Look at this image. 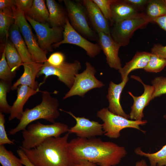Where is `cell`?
Listing matches in <instances>:
<instances>
[{
	"label": "cell",
	"instance_id": "obj_1",
	"mask_svg": "<svg viewBox=\"0 0 166 166\" xmlns=\"http://www.w3.org/2000/svg\"><path fill=\"white\" fill-rule=\"evenodd\" d=\"M68 148L73 161L85 160L99 166H116L127 154L124 147L95 137L73 139Z\"/></svg>",
	"mask_w": 166,
	"mask_h": 166
},
{
	"label": "cell",
	"instance_id": "obj_2",
	"mask_svg": "<svg viewBox=\"0 0 166 166\" xmlns=\"http://www.w3.org/2000/svg\"><path fill=\"white\" fill-rule=\"evenodd\" d=\"M69 134L68 132L62 136L48 138L32 149L19 148L36 166H72L73 161L68 148Z\"/></svg>",
	"mask_w": 166,
	"mask_h": 166
},
{
	"label": "cell",
	"instance_id": "obj_3",
	"mask_svg": "<svg viewBox=\"0 0 166 166\" xmlns=\"http://www.w3.org/2000/svg\"><path fill=\"white\" fill-rule=\"evenodd\" d=\"M42 92L41 103L33 108L26 109L19 123L9 131V135H13L22 131L31 122L39 119H44L52 123L55 122V120L60 115L58 109V100L52 97L50 93L46 90Z\"/></svg>",
	"mask_w": 166,
	"mask_h": 166
},
{
	"label": "cell",
	"instance_id": "obj_4",
	"mask_svg": "<svg viewBox=\"0 0 166 166\" xmlns=\"http://www.w3.org/2000/svg\"><path fill=\"white\" fill-rule=\"evenodd\" d=\"M69 129L67 125L60 122L44 124L38 121L30 124L22 132L23 140L20 147L25 149L33 148L48 138L58 137L68 132Z\"/></svg>",
	"mask_w": 166,
	"mask_h": 166
},
{
	"label": "cell",
	"instance_id": "obj_5",
	"mask_svg": "<svg viewBox=\"0 0 166 166\" xmlns=\"http://www.w3.org/2000/svg\"><path fill=\"white\" fill-rule=\"evenodd\" d=\"M97 116L103 122L102 125L104 135L109 138H118L121 136V131L125 128H133L145 133V131L140 128V126L146 124L147 121L146 120H129L111 113L108 108H104L98 110Z\"/></svg>",
	"mask_w": 166,
	"mask_h": 166
},
{
	"label": "cell",
	"instance_id": "obj_6",
	"mask_svg": "<svg viewBox=\"0 0 166 166\" xmlns=\"http://www.w3.org/2000/svg\"><path fill=\"white\" fill-rule=\"evenodd\" d=\"M151 19L143 13H138L132 17L113 23L111 35L114 40L121 46H124L129 43L134 32L143 28L149 22Z\"/></svg>",
	"mask_w": 166,
	"mask_h": 166
},
{
	"label": "cell",
	"instance_id": "obj_7",
	"mask_svg": "<svg viewBox=\"0 0 166 166\" xmlns=\"http://www.w3.org/2000/svg\"><path fill=\"white\" fill-rule=\"evenodd\" d=\"M14 23L18 26L33 61L43 64L46 61V53L40 47L26 18L24 13L15 6L12 7Z\"/></svg>",
	"mask_w": 166,
	"mask_h": 166
},
{
	"label": "cell",
	"instance_id": "obj_8",
	"mask_svg": "<svg viewBox=\"0 0 166 166\" xmlns=\"http://www.w3.org/2000/svg\"><path fill=\"white\" fill-rule=\"evenodd\" d=\"M81 68V64L77 60L72 63L65 61L61 65L57 66L52 65L46 61L44 62L37 76L38 77L42 75H44V81L39 84V86L45 82L49 76H55L58 77V81L70 89L73 84L76 75L79 73Z\"/></svg>",
	"mask_w": 166,
	"mask_h": 166
},
{
	"label": "cell",
	"instance_id": "obj_9",
	"mask_svg": "<svg viewBox=\"0 0 166 166\" xmlns=\"http://www.w3.org/2000/svg\"><path fill=\"white\" fill-rule=\"evenodd\" d=\"M86 68L81 73L77 74L73 84L63 97L66 99L74 96L84 97L89 91L95 88H100L105 85L95 77L96 70L89 62L85 63Z\"/></svg>",
	"mask_w": 166,
	"mask_h": 166
},
{
	"label": "cell",
	"instance_id": "obj_10",
	"mask_svg": "<svg viewBox=\"0 0 166 166\" xmlns=\"http://www.w3.org/2000/svg\"><path fill=\"white\" fill-rule=\"evenodd\" d=\"M63 1L72 26L84 37L94 40V33L89 25L87 13L84 6L78 1L71 0H64Z\"/></svg>",
	"mask_w": 166,
	"mask_h": 166
},
{
	"label": "cell",
	"instance_id": "obj_11",
	"mask_svg": "<svg viewBox=\"0 0 166 166\" xmlns=\"http://www.w3.org/2000/svg\"><path fill=\"white\" fill-rule=\"evenodd\" d=\"M25 16L36 32L40 47L47 53L48 52L52 51L53 44L63 39L64 28L50 27L48 23H39L26 15Z\"/></svg>",
	"mask_w": 166,
	"mask_h": 166
},
{
	"label": "cell",
	"instance_id": "obj_12",
	"mask_svg": "<svg viewBox=\"0 0 166 166\" xmlns=\"http://www.w3.org/2000/svg\"><path fill=\"white\" fill-rule=\"evenodd\" d=\"M64 44H73L79 46L84 50L87 54L91 58L98 55L102 50L99 44L90 42L77 31L70 24L68 18L64 27L62 40L53 44L52 46L56 48Z\"/></svg>",
	"mask_w": 166,
	"mask_h": 166
},
{
	"label": "cell",
	"instance_id": "obj_13",
	"mask_svg": "<svg viewBox=\"0 0 166 166\" xmlns=\"http://www.w3.org/2000/svg\"><path fill=\"white\" fill-rule=\"evenodd\" d=\"M59 110L69 114L76 121L75 125L69 128L68 132L69 134L74 133L78 137L83 138H89L104 134L102 124L84 117H76L71 112L61 109Z\"/></svg>",
	"mask_w": 166,
	"mask_h": 166
},
{
	"label": "cell",
	"instance_id": "obj_14",
	"mask_svg": "<svg viewBox=\"0 0 166 166\" xmlns=\"http://www.w3.org/2000/svg\"><path fill=\"white\" fill-rule=\"evenodd\" d=\"M131 77L142 84L144 88V91L140 96H135L131 92H128L133 100V104L131 107V110L129 114V119L133 120L142 121L144 117V109L152 100L154 88L152 85L144 84L140 78L137 76L132 75Z\"/></svg>",
	"mask_w": 166,
	"mask_h": 166
},
{
	"label": "cell",
	"instance_id": "obj_15",
	"mask_svg": "<svg viewBox=\"0 0 166 166\" xmlns=\"http://www.w3.org/2000/svg\"><path fill=\"white\" fill-rule=\"evenodd\" d=\"M98 44L106 56V62L111 68L119 70L122 67L118 52L120 45L111 35L102 32L97 33Z\"/></svg>",
	"mask_w": 166,
	"mask_h": 166
},
{
	"label": "cell",
	"instance_id": "obj_16",
	"mask_svg": "<svg viewBox=\"0 0 166 166\" xmlns=\"http://www.w3.org/2000/svg\"><path fill=\"white\" fill-rule=\"evenodd\" d=\"M128 80V77L118 84H115L111 81L109 84L106 97L109 102L108 108L110 112L129 119V115L124 112L120 103L121 93Z\"/></svg>",
	"mask_w": 166,
	"mask_h": 166
},
{
	"label": "cell",
	"instance_id": "obj_17",
	"mask_svg": "<svg viewBox=\"0 0 166 166\" xmlns=\"http://www.w3.org/2000/svg\"><path fill=\"white\" fill-rule=\"evenodd\" d=\"M82 2L90 21L97 33L102 32L111 35L108 20L97 5L93 0H83Z\"/></svg>",
	"mask_w": 166,
	"mask_h": 166
},
{
	"label": "cell",
	"instance_id": "obj_18",
	"mask_svg": "<svg viewBox=\"0 0 166 166\" xmlns=\"http://www.w3.org/2000/svg\"><path fill=\"white\" fill-rule=\"evenodd\" d=\"M43 65L34 61L23 63V73L11 86V90L17 89L19 85H22L27 86L35 90H39V86L35 79Z\"/></svg>",
	"mask_w": 166,
	"mask_h": 166
},
{
	"label": "cell",
	"instance_id": "obj_19",
	"mask_svg": "<svg viewBox=\"0 0 166 166\" xmlns=\"http://www.w3.org/2000/svg\"><path fill=\"white\" fill-rule=\"evenodd\" d=\"M16 100L11 106V109L8 118L9 121L15 118L20 120L23 112V107L27 101L31 96L39 91L26 85H20L17 88Z\"/></svg>",
	"mask_w": 166,
	"mask_h": 166
},
{
	"label": "cell",
	"instance_id": "obj_20",
	"mask_svg": "<svg viewBox=\"0 0 166 166\" xmlns=\"http://www.w3.org/2000/svg\"><path fill=\"white\" fill-rule=\"evenodd\" d=\"M152 53L146 52H138L132 60L126 62L119 70L122 81L128 77L129 73L135 70L144 69L147 65Z\"/></svg>",
	"mask_w": 166,
	"mask_h": 166
},
{
	"label": "cell",
	"instance_id": "obj_21",
	"mask_svg": "<svg viewBox=\"0 0 166 166\" xmlns=\"http://www.w3.org/2000/svg\"><path fill=\"white\" fill-rule=\"evenodd\" d=\"M12 42L20 55L23 63L33 61L18 26L14 22L10 30Z\"/></svg>",
	"mask_w": 166,
	"mask_h": 166
},
{
	"label": "cell",
	"instance_id": "obj_22",
	"mask_svg": "<svg viewBox=\"0 0 166 166\" xmlns=\"http://www.w3.org/2000/svg\"><path fill=\"white\" fill-rule=\"evenodd\" d=\"M111 8L112 21L114 23L139 13L134 7L123 0H115L111 5Z\"/></svg>",
	"mask_w": 166,
	"mask_h": 166
},
{
	"label": "cell",
	"instance_id": "obj_23",
	"mask_svg": "<svg viewBox=\"0 0 166 166\" xmlns=\"http://www.w3.org/2000/svg\"><path fill=\"white\" fill-rule=\"evenodd\" d=\"M46 2L49 13L48 23L52 27L64 28L68 18L61 6L54 0H46Z\"/></svg>",
	"mask_w": 166,
	"mask_h": 166
},
{
	"label": "cell",
	"instance_id": "obj_24",
	"mask_svg": "<svg viewBox=\"0 0 166 166\" xmlns=\"http://www.w3.org/2000/svg\"><path fill=\"white\" fill-rule=\"evenodd\" d=\"M25 15L39 23L49 22V13L45 0H34L31 7Z\"/></svg>",
	"mask_w": 166,
	"mask_h": 166
},
{
	"label": "cell",
	"instance_id": "obj_25",
	"mask_svg": "<svg viewBox=\"0 0 166 166\" xmlns=\"http://www.w3.org/2000/svg\"><path fill=\"white\" fill-rule=\"evenodd\" d=\"M134 152L138 155L147 158L151 166H166V144L155 153H146L140 147L136 148Z\"/></svg>",
	"mask_w": 166,
	"mask_h": 166
},
{
	"label": "cell",
	"instance_id": "obj_26",
	"mask_svg": "<svg viewBox=\"0 0 166 166\" xmlns=\"http://www.w3.org/2000/svg\"><path fill=\"white\" fill-rule=\"evenodd\" d=\"M6 61L13 72L16 71L23 62L22 58L13 43L10 41L6 42L4 48Z\"/></svg>",
	"mask_w": 166,
	"mask_h": 166
},
{
	"label": "cell",
	"instance_id": "obj_27",
	"mask_svg": "<svg viewBox=\"0 0 166 166\" xmlns=\"http://www.w3.org/2000/svg\"><path fill=\"white\" fill-rule=\"evenodd\" d=\"M12 8L5 9L0 10V34L2 37L6 36L7 38L10 26L14 22Z\"/></svg>",
	"mask_w": 166,
	"mask_h": 166
},
{
	"label": "cell",
	"instance_id": "obj_28",
	"mask_svg": "<svg viewBox=\"0 0 166 166\" xmlns=\"http://www.w3.org/2000/svg\"><path fill=\"white\" fill-rule=\"evenodd\" d=\"M147 15L152 19L166 15V3L164 0H149Z\"/></svg>",
	"mask_w": 166,
	"mask_h": 166
},
{
	"label": "cell",
	"instance_id": "obj_29",
	"mask_svg": "<svg viewBox=\"0 0 166 166\" xmlns=\"http://www.w3.org/2000/svg\"><path fill=\"white\" fill-rule=\"evenodd\" d=\"M0 163L2 166H23L20 159L7 150L4 145H0Z\"/></svg>",
	"mask_w": 166,
	"mask_h": 166
},
{
	"label": "cell",
	"instance_id": "obj_30",
	"mask_svg": "<svg viewBox=\"0 0 166 166\" xmlns=\"http://www.w3.org/2000/svg\"><path fill=\"white\" fill-rule=\"evenodd\" d=\"M16 72H13L7 64L5 57V48L0 60V79L1 80L10 85L15 76Z\"/></svg>",
	"mask_w": 166,
	"mask_h": 166
},
{
	"label": "cell",
	"instance_id": "obj_31",
	"mask_svg": "<svg viewBox=\"0 0 166 166\" xmlns=\"http://www.w3.org/2000/svg\"><path fill=\"white\" fill-rule=\"evenodd\" d=\"M166 66V59L152 53L147 65L144 69L147 72L158 73L162 70Z\"/></svg>",
	"mask_w": 166,
	"mask_h": 166
},
{
	"label": "cell",
	"instance_id": "obj_32",
	"mask_svg": "<svg viewBox=\"0 0 166 166\" xmlns=\"http://www.w3.org/2000/svg\"><path fill=\"white\" fill-rule=\"evenodd\" d=\"M10 85L1 80L0 81V112L10 114L11 106L9 105L7 101V94L10 87Z\"/></svg>",
	"mask_w": 166,
	"mask_h": 166
},
{
	"label": "cell",
	"instance_id": "obj_33",
	"mask_svg": "<svg viewBox=\"0 0 166 166\" xmlns=\"http://www.w3.org/2000/svg\"><path fill=\"white\" fill-rule=\"evenodd\" d=\"M151 83L154 89L152 100L156 97L166 94V77H155L152 81Z\"/></svg>",
	"mask_w": 166,
	"mask_h": 166
},
{
	"label": "cell",
	"instance_id": "obj_34",
	"mask_svg": "<svg viewBox=\"0 0 166 166\" xmlns=\"http://www.w3.org/2000/svg\"><path fill=\"white\" fill-rule=\"evenodd\" d=\"M115 0H93L107 20L113 22L111 6Z\"/></svg>",
	"mask_w": 166,
	"mask_h": 166
},
{
	"label": "cell",
	"instance_id": "obj_35",
	"mask_svg": "<svg viewBox=\"0 0 166 166\" xmlns=\"http://www.w3.org/2000/svg\"><path fill=\"white\" fill-rule=\"evenodd\" d=\"M5 119L3 113L0 112V145L8 144H14V140H11L8 137L5 129Z\"/></svg>",
	"mask_w": 166,
	"mask_h": 166
},
{
	"label": "cell",
	"instance_id": "obj_36",
	"mask_svg": "<svg viewBox=\"0 0 166 166\" xmlns=\"http://www.w3.org/2000/svg\"><path fill=\"white\" fill-rule=\"evenodd\" d=\"M65 56L63 53L56 52L52 54L47 61L52 65L57 66L62 64L65 61Z\"/></svg>",
	"mask_w": 166,
	"mask_h": 166
},
{
	"label": "cell",
	"instance_id": "obj_37",
	"mask_svg": "<svg viewBox=\"0 0 166 166\" xmlns=\"http://www.w3.org/2000/svg\"><path fill=\"white\" fill-rule=\"evenodd\" d=\"M33 0H15V6L26 15L31 7Z\"/></svg>",
	"mask_w": 166,
	"mask_h": 166
},
{
	"label": "cell",
	"instance_id": "obj_38",
	"mask_svg": "<svg viewBox=\"0 0 166 166\" xmlns=\"http://www.w3.org/2000/svg\"><path fill=\"white\" fill-rule=\"evenodd\" d=\"M151 53L161 58L166 59V45L155 44L152 48Z\"/></svg>",
	"mask_w": 166,
	"mask_h": 166
},
{
	"label": "cell",
	"instance_id": "obj_39",
	"mask_svg": "<svg viewBox=\"0 0 166 166\" xmlns=\"http://www.w3.org/2000/svg\"><path fill=\"white\" fill-rule=\"evenodd\" d=\"M17 152L23 165L25 166H36L30 161L21 148H18Z\"/></svg>",
	"mask_w": 166,
	"mask_h": 166
},
{
	"label": "cell",
	"instance_id": "obj_40",
	"mask_svg": "<svg viewBox=\"0 0 166 166\" xmlns=\"http://www.w3.org/2000/svg\"><path fill=\"white\" fill-rule=\"evenodd\" d=\"M14 6H15V1L14 0H0V10L7 8H12Z\"/></svg>",
	"mask_w": 166,
	"mask_h": 166
},
{
	"label": "cell",
	"instance_id": "obj_41",
	"mask_svg": "<svg viewBox=\"0 0 166 166\" xmlns=\"http://www.w3.org/2000/svg\"><path fill=\"white\" fill-rule=\"evenodd\" d=\"M149 0H124V1L128 3L135 8L144 6L148 3Z\"/></svg>",
	"mask_w": 166,
	"mask_h": 166
},
{
	"label": "cell",
	"instance_id": "obj_42",
	"mask_svg": "<svg viewBox=\"0 0 166 166\" xmlns=\"http://www.w3.org/2000/svg\"><path fill=\"white\" fill-rule=\"evenodd\" d=\"M152 22L156 23L161 28L166 31V15L153 19Z\"/></svg>",
	"mask_w": 166,
	"mask_h": 166
},
{
	"label": "cell",
	"instance_id": "obj_43",
	"mask_svg": "<svg viewBox=\"0 0 166 166\" xmlns=\"http://www.w3.org/2000/svg\"><path fill=\"white\" fill-rule=\"evenodd\" d=\"M72 166H98L96 164L85 160L73 161Z\"/></svg>",
	"mask_w": 166,
	"mask_h": 166
},
{
	"label": "cell",
	"instance_id": "obj_44",
	"mask_svg": "<svg viewBox=\"0 0 166 166\" xmlns=\"http://www.w3.org/2000/svg\"><path fill=\"white\" fill-rule=\"evenodd\" d=\"M135 166H151L148 165L146 161L144 159H142L140 161L136 162Z\"/></svg>",
	"mask_w": 166,
	"mask_h": 166
},
{
	"label": "cell",
	"instance_id": "obj_45",
	"mask_svg": "<svg viewBox=\"0 0 166 166\" xmlns=\"http://www.w3.org/2000/svg\"><path fill=\"white\" fill-rule=\"evenodd\" d=\"M163 117L164 118L166 119V114L164 115Z\"/></svg>",
	"mask_w": 166,
	"mask_h": 166
},
{
	"label": "cell",
	"instance_id": "obj_46",
	"mask_svg": "<svg viewBox=\"0 0 166 166\" xmlns=\"http://www.w3.org/2000/svg\"><path fill=\"white\" fill-rule=\"evenodd\" d=\"M164 1L166 3V0H164Z\"/></svg>",
	"mask_w": 166,
	"mask_h": 166
}]
</instances>
